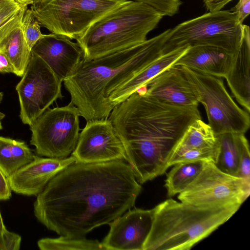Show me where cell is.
I'll list each match as a JSON object with an SVG mask.
<instances>
[{"label":"cell","mask_w":250,"mask_h":250,"mask_svg":"<svg viewBox=\"0 0 250 250\" xmlns=\"http://www.w3.org/2000/svg\"><path fill=\"white\" fill-rule=\"evenodd\" d=\"M142 190L125 160L74 162L53 177L37 196L34 215L60 236L85 237L133 207Z\"/></svg>","instance_id":"6da1fadb"},{"label":"cell","mask_w":250,"mask_h":250,"mask_svg":"<svg viewBox=\"0 0 250 250\" xmlns=\"http://www.w3.org/2000/svg\"><path fill=\"white\" fill-rule=\"evenodd\" d=\"M108 119L123 144L126 161L143 184L166 172L178 141L201 117L198 107L160 101L142 87L116 105Z\"/></svg>","instance_id":"7a4b0ae2"},{"label":"cell","mask_w":250,"mask_h":250,"mask_svg":"<svg viewBox=\"0 0 250 250\" xmlns=\"http://www.w3.org/2000/svg\"><path fill=\"white\" fill-rule=\"evenodd\" d=\"M169 30L100 58L83 59L63 81L80 116L86 121L108 118L113 109L110 94L163 54Z\"/></svg>","instance_id":"3957f363"},{"label":"cell","mask_w":250,"mask_h":250,"mask_svg":"<svg viewBox=\"0 0 250 250\" xmlns=\"http://www.w3.org/2000/svg\"><path fill=\"white\" fill-rule=\"evenodd\" d=\"M240 206L202 207L166 200L153 208V221L143 250H189L227 222Z\"/></svg>","instance_id":"277c9868"},{"label":"cell","mask_w":250,"mask_h":250,"mask_svg":"<svg viewBox=\"0 0 250 250\" xmlns=\"http://www.w3.org/2000/svg\"><path fill=\"white\" fill-rule=\"evenodd\" d=\"M163 16L146 3L126 1L92 24L77 43L90 61L140 44Z\"/></svg>","instance_id":"5b68a950"},{"label":"cell","mask_w":250,"mask_h":250,"mask_svg":"<svg viewBox=\"0 0 250 250\" xmlns=\"http://www.w3.org/2000/svg\"><path fill=\"white\" fill-rule=\"evenodd\" d=\"M243 24L229 10L206 13L170 29L163 54L185 46H212L231 54L237 52L242 39Z\"/></svg>","instance_id":"8992f818"},{"label":"cell","mask_w":250,"mask_h":250,"mask_svg":"<svg viewBox=\"0 0 250 250\" xmlns=\"http://www.w3.org/2000/svg\"><path fill=\"white\" fill-rule=\"evenodd\" d=\"M31 9L52 33L76 39L124 0H31Z\"/></svg>","instance_id":"52a82bcc"},{"label":"cell","mask_w":250,"mask_h":250,"mask_svg":"<svg viewBox=\"0 0 250 250\" xmlns=\"http://www.w3.org/2000/svg\"><path fill=\"white\" fill-rule=\"evenodd\" d=\"M193 88L199 103L205 107L208 125L216 135L245 134L250 125V114L240 108L229 94L222 78L179 66Z\"/></svg>","instance_id":"ba28073f"},{"label":"cell","mask_w":250,"mask_h":250,"mask_svg":"<svg viewBox=\"0 0 250 250\" xmlns=\"http://www.w3.org/2000/svg\"><path fill=\"white\" fill-rule=\"evenodd\" d=\"M80 114L70 101L64 106L48 107L30 126V144L37 154L64 159L74 150L79 136Z\"/></svg>","instance_id":"9c48e42d"},{"label":"cell","mask_w":250,"mask_h":250,"mask_svg":"<svg viewBox=\"0 0 250 250\" xmlns=\"http://www.w3.org/2000/svg\"><path fill=\"white\" fill-rule=\"evenodd\" d=\"M250 193V182L227 174L206 161L196 178L181 193L180 202L202 207L242 205Z\"/></svg>","instance_id":"30bf717a"},{"label":"cell","mask_w":250,"mask_h":250,"mask_svg":"<svg viewBox=\"0 0 250 250\" xmlns=\"http://www.w3.org/2000/svg\"><path fill=\"white\" fill-rule=\"evenodd\" d=\"M62 81L39 57L31 53L27 66L16 86L22 123L31 125L53 103L62 99Z\"/></svg>","instance_id":"8fae6325"},{"label":"cell","mask_w":250,"mask_h":250,"mask_svg":"<svg viewBox=\"0 0 250 250\" xmlns=\"http://www.w3.org/2000/svg\"><path fill=\"white\" fill-rule=\"evenodd\" d=\"M71 155L77 163L126 161L123 144L108 118L86 121Z\"/></svg>","instance_id":"7c38bea8"},{"label":"cell","mask_w":250,"mask_h":250,"mask_svg":"<svg viewBox=\"0 0 250 250\" xmlns=\"http://www.w3.org/2000/svg\"><path fill=\"white\" fill-rule=\"evenodd\" d=\"M153 218V208L127 210L109 224V231L101 242L104 250H143Z\"/></svg>","instance_id":"4fadbf2b"},{"label":"cell","mask_w":250,"mask_h":250,"mask_svg":"<svg viewBox=\"0 0 250 250\" xmlns=\"http://www.w3.org/2000/svg\"><path fill=\"white\" fill-rule=\"evenodd\" d=\"M31 53L42 59L62 82L73 73L83 59V50L77 43L53 33L43 34Z\"/></svg>","instance_id":"5bb4252c"},{"label":"cell","mask_w":250,"mask_h":250,"mask_svg":"<svg viewBox=\"0 0 250 250\" xmlns=\"http://www.w3.org/2000/svg\"><path fill=\"white\" fill-rule=\"evenodd\" d=\"M74 162L72 155L64 159L35 155L31 162L7 178L9 186L15 193L37 196L53 177Z\"/></svg>","instance_id":"9a60e30c"},{"label":"cell","mask_w":250,"mask_h":250,"mask_svg":"<svg viewBox=\"0 0 250 250\" xmlns=\"http://www.w3.org/2000/svg\"><path fill=\"white\" fill-rule=\"evenodd\" d=\"M143 88L147 95L171 105L198 107L199 104L179 66L167 68Z\"/></svg>","instance_id":"2e32d148"},{"label":"cell","mask_w":250,"mask_h":250,"mask_svg":"<svg viewBox=\"0 0 250 250\" xmlns=\"http://www.w3.org/2000/svg\"><path fill=\"white\" fill-rule=\"evenodd\" d=\"M233 55L212 46L189 47L174 63L213 76L225 78L231 64Z\"/></svg>","instance_id":"e0dca14e"},{"label":"cell","mask_w":250,"mask_h":250,"mask_svg":"<svg viewBox=\"0 0 250 250\" xmlns=\"http://www.w3.org/2000/svg\"><path fill=\"white\" fill-rule=\"evenodd\" d=\"M250 27L243 24L240 47L233 56L230 67L225 78L239 104L250 111Z\"/></svg>","instance_id":"ac0fdd59"},{"label":"cell","mask_w":250,"mask_h":250,"mask_svg":"<svg viewBox=\"0 0 250 250\" xmlns=\"http://www.w3.org/2000/svg\"><path fill=\"white\" fill-rule=\"evenodd\" d=\"M189 47H181L162 54L135 76L117 88L109 97V101L113 107L125 101L140 88L146 86L149 81L161 72L173 66Z\"/></svg>","instance_id":"d6986e66"},{"label":"cell","mask_w":250,"mask_h":250,"mask_svg":"<svg viewBox=\"0 0 250 250\" xmlns=\"http://www.w3.org/2000/svg\"><path fill=\"white\" fill-rule=\"evenodd\" d=\"M35 155L24 141L0 136V169L8 178Z\"/></svg>","instance_id":"ffe728a7"},{"label":"cell","mask_w":250,"mask_h":250,"mask_svg":"<svg viewBox=\"0 0 250 250\" xmlns=\"http://www.w3.org/2000/svg\"><path fill=\"white\" fill-rule=\"evenodd\" d=\"M219 145L218 135L208 124L199 119L188 126L175 146L172 153L187 149L211 148Z\"/></svg>","instance_id":"44dd1931"},{"label":"cell","mask_w":250,"mask_h":250,"mask_svg":"<svg viewBox=\"0 0 250 250\" xmlns=\"http://www.w3.org/2000/svg\"><path fill=\"white\" fill-rule=\"evenodd\" d=\"M0 52L6 54L12 65L14 74L21 77L31 55V50L25 41L21 24L15 29L6 39Z\"/></svg>","instance_id":"7402d4cb"},{"label":"cell","mask_w":250,"mask_h":250,"mask_svg":"<svg viewBox=\"0 0 250 250\" xmlns=\"http://www.w3.org/2000/svg\"><path fill=\"white\" fill-rule=\"evenodd\" d=\"M205 162H180L173 165L165 180L167 196L171 197L182 192L198 175Z\"/></svg>","instance_id":"603a6c76"},{"label":"cell","mask_w":250,"mask_h":250,"mask_svg":"<svg viewBox=\"0 0 250 250\" xmlns=\"http://www.w3.org/2000/svg\"><path fill=\"white\" fill-rule=\"evenodd\" d=\"M31 0H7L0 4V52L13 31L21 24L23 15Z\"/></svg>","instance_id":"cb8c5ba5"},{"label":"cell","mask_w":250,"mask_h":250,"mask_svg":"<svg viewBox=\"0 0 250 250\" xmlns=\"http://www.w3.org/2000/svg\"><path fill=\"white\" fill-rule=\"evenodd\" d=\"M237 133H226L218 135L219 150L215 165L222 171L237 176L239 161V149Z\"/></svg>","instance_id":"d4e9b609"},{"label":"cell","mask_w":250,"mask_h":250,"mask_svg":"<svg viewBox=\"0 0 250 250\" xmlns=\"http://www.w3.org/2000/svg\"><path fill=\"white\" fill-rule=\"evenodd\" d=\"M41 250H104L101 242L98 240L85 237L74 238L60 236L57 238H44L37 242Z\"/></svg>","instance_id":"484cf974"},{"label":"cell","mask_w":250,"mask_h":250,"mask_svg":"<svg viewBox=\"0 0 250 250\" xmlns=\"http://www.w3.org/2000/svg\"><path fill=\"white\" fill-rule=\"evenodd\" d=\"M219 150V145L211 148L187 149L172 153L168 166L169 167L178 163L197 161H208L215 164Z\"/></svg>","instance_id":"4316f807"},{"label":"cell","mask_w":250,"mask_h":250,"mask_svg":"<svg viewBox=\"0 0 250 250\" xmlns=\"http://www.w3.org/2000/svg\"><path fill=\"white\" fill-rule=\"evenodd\" d=\"M21 27L25 41L31 50L35 43L42 37L40 24L31 9H27L22 20Z\"/></svg>","instance_id":"83f0119b"},{"label":"cell","mask_w":250,"mask_h":250,"mask_svg":"<svg viewBox=\"0 0 250 250\" xmlns=\"http://www.w3.org/2000/svg\"><path fill=\"white\" fill-rule=\"evenodd\" d=\"M239 149V167L237 176L250 182V154L249 142L245 134L237 133Z\"/></svg>","instance_id":"f1b7e54d"},{"label":"cell","mask_w":250,"mask_h":250,"mask_svg":"<svg viewBox=\"0 0 250 250\" xmlns=\"http://www.w3.org/2000/svg\"><path fill=\"white\" fill-rule=\"evenodd\" d=\"M138 1L151 6L163 16H173L178 13L182 3L181 0H124Z\"/></svg>","instance_id":"f546056e"},{"label":"cell","mask_w":250,"mask_h":250,"mask_svg":"<svg viewBox=\"0 0 250 250\" xmlns=\"http://www.w3.org/2000/svg\"><path fill=\"white\" fill-rule=\"evenodd\" d=\"M21 237L11 232L5 234L0 230V250H18L20 248Z\"/></svg>","instance_id":"4dcf8cb0"},{"label":"cell","mask_w":250,"mask_h":250,"mask_svg":"<svg viewBox=\"0 0 250 250\" xmlns=\"http://www.w3.org/2000/svg\"><path fill=\"white\" fill-rule=\"evenodd\" d=\"M230 11L235 12L240 23H243L244 20L250 13V0H239L237 4Z\"/></svg>","instance_id":"1f68e13d"},{"label":"cell","mask_w":250,"mask_h":250,"mask_svg":"<svg viewBox=\"0 0 250 250\" xmlns=\"http://www.w3.org/2000/svg\"><path fill=\"white\" fill-rule=\"evenodd\" d=\"M11 196V190L7 178L0 169V200H7Z\"/></svg>","instance_id":"d6a6232c"},{"label":"cell","mask_w":250,"mask_h":250,"mask_svg":"<svg viewBox=\"0 0 250 250\" xmlns=\"http://www.w3.org/2000/svg\"><path fill=\"white\" fill-rule=\"evenodd\" d=\"M233 0H203L205 5L209 12L221 10L225 5Z\"/></svg>","instance_id":"836d02e7"},{"label":"cell","mask_w":250,"mask_h":250,"mask_svg":"<svg viewBox=\"0 0 250 250\" xmlns=\"http://www.w3.org/2000/svg\"><path fill=\"white\" fill-rule=\"evenodd\" d=\"M0 73H14V69L6 54L0 52Z\"/></svg>","instance_id":"e575fe53"},{"label":"cell","mask_w":250,"mask_h":250,"mask_svg":"<svg viewBox=\"0 0 250 250\" xmlns=\"http://www.w3.org/2000/svg\"><path fill=\"white\" fill-rule=\"evenodd\" d=\"M0 230L2 232L5 233V234H10L11 231H10L8 230L4 224L3 219L1 216V214L0 211Z\"/></svg>","instance_id":"d590c367"},{"label":"cell","mask_w":250,"mask_h":250,"mask_svg":"<svg viewBox=\"0 0 250 250\" xmlns=\"http://www.w3.org/2000/svg\"><path fill=\"white\" fill-rule=\"evenodd\" d=\"M4 117H5V114L0 111V130L2 129L1 121H2V119L4 118Z\"/></svg>","instance_id":"8d00e7d4"},{"label":"cell","mask_w":250,"mask_h":250,"mask_svg":"<svg viewBox=\"0 0 250 250\" xmlns=\"http://www.w3.org/2000/svg\"><path fill=\"white\" fill-rule=\"evenodd\" d=\"M3 93L2 92H0V104L3 100Z\"/></svg>","instance_id":"74e56055"},{"label":"cell","mask_w":250,"mask_h":250,"mask_svg":"<svg viewBox=\"0 0 250 250\" xmlns=\"http://www.w3.org/2000/svg\"><path fill=\"white\" fill-rule=\"evenodd\" d=\"M6 0H0V4L1 3H2V2H3L4 1H6Z\"/></svg>","instance_id":"f35d334b"}]
</instances>
